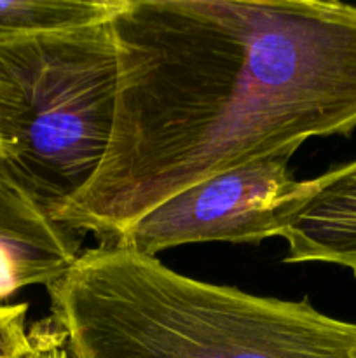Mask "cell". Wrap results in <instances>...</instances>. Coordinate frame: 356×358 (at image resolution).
Segmentation results:
<instances>
[{
    "mask_svg": "<svg viewBox=\"0 0 356 358\" xmlns=\"http://www.w3.org/2000/svg\"><path fill=\"white\" fill-rule=\"evenodd\" d=\"M28 304H0V358H17L28 336Z\"/></svg>",
    "mask_w": 356,
    "mask_h": 358,
    "instance_id": "9",
    "label": "cell"
},
{
    "mask_svg": "<svg viewBox=\"0 0 356 358\" xmlns=\"http://www.w3.org/2000/svg\"><path fill=\"white\" fill-rule=\"evenodd\" d=\"M80 243L77 231L56 222L0 168V304L61 278L82 254Z\"/></svg>",
    "mask_w": 356,
    "mask_h": 358,
    "instance_id": "5",
    "label": "cell"
},
{
    "mask_svg": "<svg viewBox=\"0 0 356 358\" xmlns=\"http://www.w3.org/2000/svg\"><path fill=\"white\" fill-rule=\"evenodd\" d=\"M117 83L108 21L0 37V168L52 219L103 163Z\"/></svg>",
    "mask_w": 356,
    "mask_h": 358,
    "instance_id": "3",
    "label": "cell"
},
{
    "mask_svg": "<svg viewBox=\"0 0 356 358\" xmlns=\"http://www.w3.org/2000/svg\"><path fill=\"white\" fill-rule=\"evenodd\" d=\"M114 129L100 170L56 215L114 240L171 196L313 136L356 128V6L121 0Z\"/></svg>",
    "mask_w": 356,
    "mask_h": 358,
    "instance_id": "1",
    "label": "cell"
},
{
    "mask_svg": "<svg viewBox=\"0 0 356 358\" xmlns=\"http://www.w3.org/2000/svg\"><path fill=\"white\" fill-rule=\"evenodd\" d=\"M0 157H2V145H0Z\"/></svg>",
    "mask_w": 356,
    "mask_h": 358,
    "instance_id": "10",
    "label": "cell"
},
{
    "mask_svg": "<svg viewBox=\"0 0 356 358\" xmlns=\"http://www.w3.org/2000/svg\"><path fill=\"white\" fill-rule=\"evenodd\" d=\"M72 358H356V324L201 282L114 240L47 287Z\"/></svg>",
    "mask_w": 356,
    "mask_h": 358,
    "instance_id": "2",
    "label": "cell"
},
{
    "mask_svg": "<svg viewBox=\"0 0 356 358\" xmlns=\"http://www.w3.org/2000/svg\"><path fill=\"white\" fill-rule=\"evenodd\" d=\"M279 238L285 262H328L356 276V161L307 180Z\"/></svg>",
    "mask_w": 356,
    "mask_h": 358,
    "instance_id": "6",
    "label": "cell"
},
{
    "mask_svg": "<svg viewBox=\"0 0 356 358\" xmlns=\"http://www.w3.org/2000/svg\"><path fill=\"white\" fill-rule=\"evenodd\" d=\"M121 0H0V37L103 23Z\"/></svg>",
    "mask_w": 356,
    "mask_h": 358,
    "instance_id": "7",
    "label": "cell"
},
{
    "mask_svg": "<svg viewBox=\"0 0 356 358\" xmlns=\"http://www.w3.org/2000/svg\"><path fill=\"white\" fill-rule=\"evenodd\" d=\"M17 358H72L66 338L51 317L28 325L27 343Z\"/></svg>",
    "mask_w": 356,
    "mask_h": 358,
    "instance_id": "8",
    "label": "cell"
},
{
    "mask_svg": "<svg viewBox=\"0 0 356 358\" xmlns=\"http://www.w3.org/2000/svg\"><path fill=\"white\" fill-rule=\"evenodd\" d=\"M293 152L260 157L198 182L114 238L145 255L188 243H260L281 236L307 189L290 170Z\"/></svg>",
    "mask_w": 356,
    "mask_h": 358,
    "instance_id": "4",
    "label": "cell"
}]
</instances>
